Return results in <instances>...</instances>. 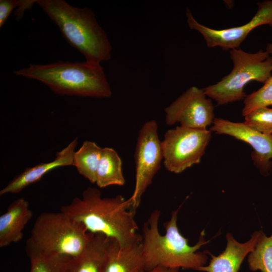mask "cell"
I'll return each instance as SVG.
<instances>
[{
  "instance_id": "e0dca14e",
  "label": "cell",
  "mask_w": 272,
  "mask_h": 272,
  "mask_svg": "<svg viewBox=\"0 0 272 272\" xmlns=\"http://www.w3.org/2000/svg\"><path fill=\"white\" fill-rule=\"evenodd\" d=\"M95 183L99 188L110 185L122 186L125 184L121 160L112 148H102Z\"/></svg>"
},
{
  "instance_id": "603a6c76",
  "label": "cell",
  "mask_w": 272,
  "mask_h": 272,
  "mask_svg": "<svg viewBox=\"0 0 272 272\" xmlns=\"http://www.w3.org/2000/svg\"><path fill=\"white\" fill-rule=\"evenodd\" d=\"M21 1V0H0V28L5 24L14 8L19 6Z\"/></svg>"
},
{
  "instance_id": "277c9868",
  "label": "cell",
  "mask_w": 272,
  "mask_h": 272,
  "mask_svg": "<svg viewBox=\"0 0 272 272\" xmlns=\"http://www.w3.org/2000/svg\"><path fill=\"white\" fill-rule=\"evenodd\" d=\"M14 73L17 76L37 80L60 95L98 98L112 95L100 63L59 61L46 64H30Z\"/></svg>"
},
{
  "instance_id": "2e32d148",
  "label": "cell",
  "mask_w": 272,
  "mask_h": 272,
  "mask_svg": "<svg viewBox=\"0 0 272 272\" xmlns=\"http://www.w3.org/2000/svg\"><path fill=\"white\" fill-rule=\"evenodd\" d=\"M145 270L141 243L121 246L110 238L104 272H141Z\"/></svg>"
},
{
  "instance_id": "7c38bea8",
  "label": "cell",
  "mask_w": 272,
  "mask_h": 272,
  "mask_svg": "<svg viewBox=\"0 0 272 272\" xmlns=\"http://www.w3.org/2000/svg\"><path fill=\"white\" fill-rule=\"evenodd\" d=\"M77 144L78 138H76L64 149L57 152L52 161L39 163L34 167L26 168L1 189L0 195L19 193L28 185L39 181L49 171L59 167L73 165Z\"/></svg>"
},
{
  "instance_id": "30bf717a",
  "label": "cell",
  "mask_w": 272,
  "mask_h": 272,
  "mask_svg": "<svg viewBox=\"0 0 272 272\" xmlns=\"http://www.w3.org/2000/svg\"><path fill=\"white\" fill-rule=\"evenodd\" d=\"M203 89L192 86L165 108L167 124L206 129L214 119V107Z\"/></svg>"
},
{
  "instance_id": "7402d4cb",
  "label": "cell",
  "mask_w": 272,
  "mask_h": 272,
  "mask_svg": "<svg viewBox=\"0 0 272 272\" xmlns=\"http://www.w3.org/2000/svg\"><path fill=\"white\" fill-rule=\"evenodd\" d=\"M244 117V123L251 128L263 134H272V108L260 107Z\"/></svg>"
},
{
  "instance_id": "ba28073f",
  "label": "cell",
  "mask_w": 272,
  "mask_h": 272,
  "mask_svg": "<svg viewBox=\"0 0 272 272\" xmlns=\"http://www.w3.org/2000/svg\"><path fill=\"white\" fill-rule=\"evenodd\" d=\"M135 180L130 198L132 209L135 211L142 197L161 167L163 159L161 142L158 134V125L154 120L146 122L138 134L134 152Z\"/></svg>"
},
{
  "instance_id": "cb8c5ba5",
  "label": "cell",
  "mask_w": 272,
  "mask_h": 272,
  "mask_svg": "<svg viewBox=\"0 0 272 272\" xmlns=\"http://www.w3.org/2000/svg\"><path fill=\"white\" fill-rule=\"evenodd\" d=\"M36 0H21L20 5L16 12V19L19 20L22 19L24 11L30 9Z\"/></svg>"
},
{
  "instance_id": "ffe728a7",
  "label": "cell",
  "mask_w": 272,
  "mask_h": 272,
  "mask_svg": "<svg viewBox=\"0 0 272 272\" xmlns=\"http://www.w3.org/2000/svg\"><path fill=\"white\" fill-rule=\"evenodd\" d=\"M249 267L252 271L272 272V233L269 237L263 232L248 258Z\"/></svg>"
},
{
  "instance_id": "d6986e66",
  "label": "cell",
  "mask_w": 272,
  "mask_h": 272,
  "mask_svg": "<svg viewBox=\"0 0 272 272\" xmlns=\"http://www.w3.org/2000/svg\"><path fill=\"white\" fill-rule=\"evenodd\" d=\"M25 250L30 259V272H63L66 261L70 258L45 253L35 246L29 238Z\"/></svg>"
},
{
  "instance_id": "5bb4252c",
  "label": "cell",
  "mask_w": 272,
  "mask_h": 272,
  "mask_svg": "<svg viewBox=\"0 0 272 272\" xmlns=\"http://www.w3.org/2000/svg\"><path fill=\"white\" fill-rule=\"evenodd\" d=\"M110 238L101 233H93L84 250L68 259L63 272H104Z\"/></svg>"
},
{
  "instance_id": "d4e9b609",
  "label": "cell",
  "mask_w": 272,
  "mask_h": 272,
  "mask_svg": "<svg viewBox=\"0 0 272 272\" xmlns=\"http://www.w3.org/2000/svg\"><path fill=\"white\" fill-rule=\"evenodd\" d=\"M178 268H169L162 266H157L150 270H144L141 272H178Z\"/></svg>"
},
{
  "instance_id": "9c48e42d",
  "label": "cell",
  "mask_w": 272,
  "mask_h": 272,
  "mask_svg": "<svg viewBox=\"0 0 272 272\" xmlns=\"http://www.w3.org/2000/svg\"><path fill=\"white\" fill-rule=\"evenodd\" d=\"M254 16L247 23L224 29L217 30L198 22L187 8L186 14L189 27L198 31L203 37L208 47H219L227 50L238 48L249 33L259 26L267 25L272 28V0L257 3Z\"/></svg>"
},
{
  "instance_id": "5b68a950",
  "label": "cell",
  "mask_w": 272,
  "mask_h": 272,
  "mask_svg": "<svg viewBox=\"0 0 272 272\" xmlns=\"http://www.w3.org/2000/svg\"><path fill=\"white\" fill-rule=\"evenodd\" d=\"M229 52L233 65L231 72L220 81L203 89L218 105L244 99L247 95L244 88L247 84L252 81L264 84L271 75L272 55L266 50L249 53L237 48Z\"/></svg>"
},
{
  "instance_id": "6da1fadb",
  "label": "cell",
  "mask_w": 272,
  "mask_h": 272,
  "mask_svg": "<svg viewBox=\"0 0 272 272\" xmlns=\"http://www.w3.org/2000/svg\"><path fill=\"white\" fill-rule=\"evenodd\" d=\"M60 211L86 231L101 233L115 239L121 246L141 243L142 235L134 220L135 211L130 200L121 195L102 197L97 188L89 187L81 198L75 197L72 202L61 207Z\"/></svg>"
},
{
  "instance_id": "7a4b0ae2",
  "label": "cell",
  "mask_w": 272,
  "mask_h": 272,
  "mask_svg": "<svg viewBox=\"0 0 272 272\" xmlns=\"http://www.w3.org/2000/svg\"><path fill=\"white\" fill-rule=\"evenodd\" d=\"M179 209L173 211L170 219L164 223L165 235H161L158 229L161 213L155 210L144 224L142 242L145 260V270L152 269L158 266L169 268L196 269L204 266L208 256L205 253L197 252L208 243L203 237V231L194 246L188 244V240L180 233L177 224Z\"/></svg>"
},
{
  "instance_id": "3957f363",
  "label": "cell",
  "mask_w": 272,
  "mask_h": 272,
  "mask_svg": "<svg viewBox=\"0 0 272 272\" xmlns=\"http://www.w3.org/2000/svg\"><path fill=\"white\" fill-rule=\"evenodd\" d=\"M59 29L66 41L80 52L86 61L100 63L111 58L112 45L88 7H73L64 0H36Z\"/></svg>"
},
{
  "instance_id": "8992f818",
  "label": "cell",
  "mask_w": 272,
  "mask_h": 272,
  "mask_svg": "<svg viewBox=\"0 0 272 272\" xmlns=\"http://www.w3.org/2000/svg\"><path fill=\"white\" fill-rule=\"evenodd\" d=\"M92 234L61 211L44 212L37 218L29 239L45 253L71 258L84 250Z\"/></svg>"
},
{
  "instance_id": "44dd1931",
  "label": "cell",
  "mask_w": 272,
  "mask_h": 272,
  "mask_svg": "<svg viewBox=\"0 0 272 272\" xmlns=\"http://www.w3.org/2000/svg\"><path fill=\"white\" fill-rule=\"evenodd\" d=\"M266 50L272 55V42L267 44ZM243 103V116L258 108L272 105V74L260 89L247 95Z\"/></svg>"
},
{
  "instance_id": "52a82bcc",
  "label": "cell",
  "mask_w": 272,
  "mask_h": 272,
  "mask_svg": "<svg viewBox=\"0 0 272 272\" xmlns=\"http://www.w3.org/2000/svg\"><path fill=\"white\" fill-rule=\"evenodd\" d=\"M211 138V131L178 126L168 130L161 142L165 168L180 173L200 162Z\"/></svg>"
},
{
  "instance_id": "4fadbf2b",
  "label": "cell",
  "mask_w": 272,
  "mask_h": 272,
  "mask_svg": "<svg viewBox=\"0 0 272 272\" xmlns=\"http://www.w3.org/2000/svg\"><path fill=\"white\" fill-rule=\"evenodd\" d=\"M263 232H254L248 241L241 243L237 241L232 235L226 234L227 241L225 250L215 256L210 254L212 259L207 266H202L197 270L205 272H238L246 255L254 249Z\"/></svg>"
},
{
  "instance_id": "ac0fdd59",
  "label": "cell",
  "mask_w": 272,
  "mask_h": 272,
  "mask_svg": "<svg viewBox=\"0 0 272 272\" xmlns=\"http://www.w3.org/2000/svg\"><path fill=\"white\" fill-rule=\"evenodd\" d=\"M101 150L95 142L85 141L74 154L73 166L80 174L92 183L96 182Z\"/></svg>"
},
{
  "instance_id": "8fae6325",
  "label": "cell",
  "mask_w": 272,
  "mask_h": 272,
  "mask_svg": "<svg viewBox=\"0 0 272 272\" xmlns=\"http://www.w3.org/2000/svg\"><path fill=\"white\" fill-rule=\"evenodd\" d=\"M210 130L218 134L229 135L250 145L253 149L251 157L254 164L264 175L272 168V135L257 131L244 122H235L214 118Z\"/></svg>"
},
{
  "instance_id": "9a60e30c",
  "label": "cell",
  "mask_w": 272,
  "mask_h": 272,
  "mask_svg": "<svg viewBox=\"0 0 272 272\" xmlns=\"http://www.w3.org/2000/svg\"><path fill=\"white\" fill-rule=\"evenodd\" d=\"M28 201L23 197L12 202L0 216V247L16 243L23 238V230L32 218Z\"/></svg>"
}]
</instances>
